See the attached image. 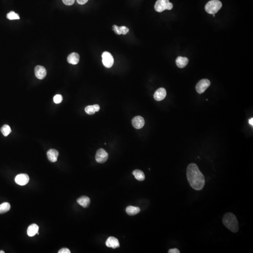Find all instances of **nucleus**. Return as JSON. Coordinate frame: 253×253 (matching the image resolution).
Here are the masks:
<instances>
[{"mask_svg":"<svg viewBox=\"0 0 253 253\" xmlns=\"http://www.w3.org/2000/svg\"><path fill=\"white\" fill-rule=\"evenodd\" d=\"M187 177L189 184L193 189L200 190L204 187L205 177L196 164L191 163L188 166Z\"/></svg>","mask_w":253,"mask_h":253,"instance_id":"f257e3e1","label":"nucleus"},{"mask_svg":"<svg viewBox=\"0 0 253 253\" xmlns=\"http://www.w3.org/2000/svg\"><path fill=\"white\" fill-rule=\"evenodd\" d=\"M223 223L233 233H237L239 229V222L236 216L231 213H226L223 218Z\"/></svg>","mask_w":253,"mask_h":253,"instance_id":"f03ea898","label":"nucleus"},{"mask_svg":"<svg viewBox=\"0 0 253 253\" xmlns=\"http://www.w3.org/2000/svg\"><path fill=\"white\" fill-rule=\"evenodd\" d=\"M222 4L219 0H211L206 4L205 11L209 14H215L222 8Z\"/></svg>","mask_w":253,"mask_h":253,"instance_id":"7ed1b4c3","label":"nucleus"},{"mask_svg":"<svg viewBox=\"0 0 253 253\" xmlns=\"http://www.w3.org/2000/svg\"><path fill=\"white\" fill-rule=\"evenodd\" d=\"M154 8L156 12H162L166 9L171 10L173 8V5L169 0H157Z\"/></svg>","mask_w":253,"mask_h":253,"instance_id":"20e7f679","label":"nucleus"},{"mask_svg":"<svg viewBox=\"0 0 253 253\" xmlns=\"http://www.w3.org/2000/svg\"><path fill=\"white\" fill-rule=\"evenodd\" d=\"M102 57L104 66L107 68L112 67L114 63V59L112 55L109 52H104L102 55Z\"/></svg>","mask_w":253,"mask_h":253,"instance_id":"39448f33","label":"nucleus"},{"mask_svg":"<svg viewBox=\"0 0 253 253\" xmlns=\"http://www.w3.org/2000/svg\"><path fill=\"white\" fill-rule=\"evenodd\" d=\"M211 85V82L207 79H203L199 81L196 84V89L197 93L202 94Z\"/></svg>","mask_w":253,"mask_h":253,"instance_id":"423d86ee","label":"nucleus"},{"mask_svg":"<svg viewBox=\"0 0 253 253\" xmlns=\"http://www.w3.org/2000/svg\"><path fill=\"white\" fill-rule=\"evenodd\" d=\"M109 158V154L103 149H99L96 152L95 159L98 163H104L106 162Z\"/></svg>","mask_w":253,"mask_h":253,"instance_id":"0eeeda50","label":"nucleus"},{"mask_svg":"<svg viewBox=\"0 0 253 253\" xmlns=\"http://www.w3.org/2000/svg\"><path fill=\"white\" fill-rule=\"evenodd\" d=\"M29 177L27 175L21 173L16 176L15 177V182L18 185L24 186L26 185L29 181Z\"/></svg>","mask_w":253,"mask_h":253,"instance_id":"6e6552de","label":"nucleus"},{"mask_svg":"<svg viewBox=\"0 0 253 253\" xmlns=\"http://www.w3.org/2000/svg\"><path fill=\"white\" fill-rule=\"evenodd\" d=\"M35 75L39 79H43L47 75V70L45 68L42 66H37L35 68Z\"/></svg>","mask_w":253,"mask_h":253,"instance_id":"1a4fd4ad","label":"nucleus"},{"mask_svg":"<svg viewBox=\"0 0 253 253\" xmlns=\"http://www.w3.org/2000/svg\"><path fill=\"white\" fill-rule=\"evenodd\" d=\"M132 123L134 128L140 129L144 125L145 121L144 118L141 116H137L133 119Z\"/></svg>","mask_w":253,"mask_h":253,"instance_id":"9d476101","label":"nucleus"},{"mask_svg":"<svg viewBox=\"0 0 253 253\" xmlns=\"http://www.w3.org/2000/svg\"><path fill=\"white\" fill-rule=\"evenodd\" d=\"M106 244L107 247L112 248V249H116L120 247V246L118 239L115 237H112V236H111L107 239L106 242Z\"/></svg>","mask_w":253,"mask_h":253,"instance_id":"9b49d317","label":"nucleus"},{"mask_svg":"<svg viewBox=\"0 0 253 253\" xmlns=\"http://www.w3.org/2000/svg\"><path fill=\"white\" fill-rule=\"evenodd\" d=\"M167 95V91L164 88H160L155 91L154 94V99L157 101H162Z\"/></svg>","mask_w":253,"mask_h":253,"instance_id":"f8f14e48","label":"nucleus"},{"mask_svg":"<svg viewBox=\"0 0 253 253\" xmlns=\"http://www.w3.org/2000/svg\"><path fill=\"white\" fill-rule=\"evenodd\" d=\"M59 152L56 150L50 149L47 152V156L51 162H55L57 161L58 157Z\"/></svg>","mask_w":253,"mask_h":253,"instance_id":"ddd939ff","label":"nucleus"},{"mask_svg":"<svg viewBox=\"0 0 253 253\" xmlns=\"http://www.w3.org/2000/svg\"><path fill=\"white\" fill-rule=\"evenodd\" d=\"M80 60L79 55L76 52H72L70 54L67 58V61L70 64L76 65L78 64Z\"/></svg>","mask_w":253,"mask_h":253,"instance_id":"4468645a","label":"nucleus"},{"mask_svg":"<svg viewBox=\"0 0 253 253\" xmlns=\"http://www.w3.org/2000/svg\"><path fill=\"white\" fill-rule=\"evenodd\" d=\"M188 61L187 57L179 56L176 59V64L179 68H184L188 65Z\"/></svg>","mask_w":253,"mask_h":253,"instance_id":"2eb2a0df","label":"nucleus"},{"mask_svg":"<svg viewBox=\"0 0 253 253\" xmlns=\"http://www.w3.org/2000/svg\"><path fill=\"white\" fill-rule=\"evenodd\" d=\"M113 30L114 32L118 35H126L129 32V29L126 26H122L119 27L117 25H114L113 26Z\"/></svg>","mask_w":253,"mask_h":253,"instance_id":"dca6fc26","label":"nucleus"},{"mask_svg":"<svg viewBox=\"0 0 253 253\" xmlns=\"http://www.w3.org/2000/svg\"><path fill=\"white\" fill-rule=\"evenodd\" d=\"M77 202L79 205L83 208H87L90 204V199L86 196H82L77 200Z\"/></svg>","mask_w":253,"mask_h":253,"instance_id":"f3484780","label":"nucleus"},{"mask_svg":"<svg viewBox=\"0 0 253 253\" xmlns=\"http://www.w3.org/2000/svg\"><path fill=\"white\" fill-rule=\"evenodd\" d=\"M39 227L38 225L33 224L29 226L27 231V235L29 237H33L37 234L39 231Z\"/></svg>","mask_w":253,"mask_h":253,"instance_id":"a211bd4d","label":"nucleus"},{"mask_svg":"<svg viewBox=\"0 0 253 253\" xmlns=\"http://www.w3.org/2000/svg\"><path fill=\"white\" fill-rule=\"evenodd\" d=\"M100 109V106L98 104L93 105V106H88L85 108V111L87 114L89 115H93L94 114L95 112H98Z\"/></svg>","mask_w":253,"mask_h":253,"instance_id":"6ab92c4d","label":"nucleus"},{"mask_svg":"<svg viewBox=\"0 0 253 253\" xmlns=\"http://www.w3.org/2000/svg\"><path fill=\"white\" fill-rule=\"evenodd\" d=\"M126 211L128 215L130 216H134L138 214L140 211V209L137 207L129 206L126 207Z\"/></svg>","mask_w":253,"mask_h":253,"instance_id":"aec40b11","label":"nucleus"},{"mask_svg":"<svg viewBox=\"0 0 253 253\" xmlns=\"http://www.w3.org/2000/svg\"><path fill=\"white\" fill-rule=\"evenodd\" d=\"M133 175L135 176L137 180L139 181H143L144 180L145 175L143 171L140 170H135L133 172Z\"/></svg>","mask_w":253,"mask_h":253,"instance_id":"412c9836","label":"nucleus"},{"mask_svg":"<svg viewBox=\"0 0 253 253\" xmlns=\"http://www.w3.org/2000/svg\"><path fill=\"white\" fill-rule=\"evenodd\" d=\"M10 209V205L9 203L5 202L0 204V214L6 213L9 211Z\"/></svg>","mask_w":253,"mask_h":253,"instance_id":"4be33fe9","label":"nucleus"},{"mask_svg":"<svg viewBox=\"0 0 253 253\" xmlns=\"http://www.w3.org/2000/svg\"><path fill=\"white\" fill-rule=\"evenodd\" d=\"M1 131L2 134L5 137L8 136L9 134L12 132V130L10 129V126L8 125H4L1 127Z\"/></svg>","mask_w":253,"mask_h":253,"instance_id":"5701e85b","label":"nucleus"},{"mask_svg":"<svg viewBox=\"0 0 253 253\" xmlns=\"http://www.w3.org/2000/svg\"><path fill=\"white\" fill-rule=\"evenodd\" d=\"M7 17L10 20H12L19 19L20 17L18 14H17L15 12H10L7 15Z\"/></svg>","mask_w":253,"mask_h":253,"instance_id":"b1692460","label":"nucleus"},{"mask_svg":"<svg viewBox=\"0 0 253 253\" xmlns=\"http://www.w3.org/2000/svg\"><path fill=\"white\" fill-rule=\"evenodd\" d=\"M63 96L60 94H57L54 97V102L55 104H60L63 101Z\"/></svg>","mask_w":253,"mask_h":253,"instance_id":"393cba45","label":"nucleus"},{"mask_svg":"<svg viewBox=\"0 0 253 253\" xmlns=\"http://www.w3.org/2000/svg\"><path fill=\"white\" fill-rule=\"evenodd\" d=\"M63 2L68 6H70L74 4L75 0H63Z\"/></svg>","mask_w":253,"mask_h":253,"instance_id":"a878e982","label":"nucleus"},{"mask_svg":"<svg viewBox=\"0 0 253 253\" xmlns=\"http://www.w3.org/2000/svg\"><path fill=\"white\" fill-rule=\"evenodd\" d=\"M59 253H70L71 252L70 249H68L67 248H63L61 249L60 250L58 251Z\"/></svg>","mask_w":253,"mask_h":253,"instance_id":"bb28decb","label":"nucleus"},{"mask_svg":"<svg viewBox=\"0 0 253 253\" xmlns=\"http://www.w3.org/2000/svg\"><path fill=\"white\" fill-rule=\"evenodd\" d=\"M169 253H180V251L176 248L175 249H170L168 251Z\"/></svg>","mask_w":253,"mask_h":253,"instance_id":"cd10ccee","label":"nucleus"},{"mask_svg":"<svg viewBox=\"0 0 253 253\" xmlns=\"http://www.w3.org/2000/svg\"><path fill=\"white\" fill-rule=\"evenodd\" d=\"M88 1V0H77V2H78V4L80 5L84 4Z\"/></svg>","mask_w":253,"mask_h":253,"instance_id":"c85d7f7f","label":"nucleus"},{"mask_svg":"<svg viewBox=\"0 0 253 253\" xmlns=\"http://www.w3.org/2000/svg\"><path fill=\"white\" fill-rule=\"evenodd\" d=\"M249 123L250 124L252 125V126H253V118H252L250 119L249 120Z\"/></svg>","mask_w":253,"mask_h":253,"instance_id":"c756f323","label":"nucleus"},{"mask_svg":"<svg viewBox=\"0 0 253 253\" xmlns=\"http://www.w3.org/2000/svg\"><path fill=\"white\" fill-rule=\"evenodd\" d=\"M5 252L4 251H0V253H4Z\"/></svg>","mask_w":253,"mask_h":253,"instance_id":"7c9ffc66","label":"nucleus"}]
</instances>
